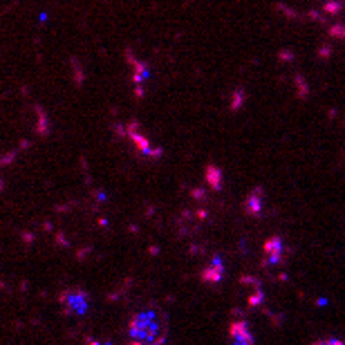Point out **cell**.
Listing matches in <instances>:
<instances>
[{
  "label": "cell",
  "mask_w": 345,
  "mask_h": 345,
  "mask_svg": "<svg viewBox=\"0 0 345 345\" xmlns=\"http://www.w3.org/2000/svg\"><path fill=\"white\" fill-rule=\"evenodd\" d=\"M132 341L146 345H161L166 341V325L159 321L155 311H141L130 321Z\"/></svg>",
  "instance_id": "1"
},
{
  "label": "cell",
  "mask_w": 345,
  "mask_h": 345,
  "mask_svg": "<svg viewBox=\"0 0 345 345\" xmlns=\"http://www.w3.org/2000/svg\"><path fill=\"white\" fill-rule=\"evenodd\" d=\"M244 211L251 218H258L260 211H263V189H253L247 197V204H244Z\"/></svg>",
  "instance_id": "6"
},
{
  "label": "cell",
  "mask_w": 345,
  "mask_h": 345,
  "mask_svg": "<svg viewBox=\"0 0 345 345\" xmlns=\"http://www.w3.org/2000/svg\"><path fill=\"white\" fill-rule=\"evenodd\" d=\"M229 343L231 345H256L247 321H233L229 325Z\"/></svg>",
  "instance_id": "3"
},
{
  "label": "cell",
  "mask_w": 345,
  "mask_h": 345,
  "mask_svg": "<svg viewBox=\"0 0 345 345\" xmlns=\"http://www.w3.org/2000/svg\"><path fill=\"white\" fill-rule=\"evenodd\" d=\"M202 282H206V285H218V282H222L224 278V263L220 256H213L211 258V263L206 265L204 269H202Z\"/></svg>",
  "instance_id": "5"
},
{
  "label": "cell",
  "mask_w": 345,
  "mask_h": 345,
  "mask_svg": "<svg viewBox=\"0 0 345 345\" xmlns=\"http://www.w3.org/2000/svg\"><path fill=\"white\" fill-rule=\"evenodd\" d=\"M265 256H267V263L269 265H280L282 260H285L287 256V249H285V242H282V238H278V235H271V238L265 242Z\"/></svg>",
  "instance_id": "4"
},
{
  "label": "cell",
  "mask_w": 345,
  "mask_h": 345,
  "mask_svg": "<svg viewBox=\"0 0 345 345\" xmlns=\"http://www.w3.org/2000/svg\"><path fill=\"white\" fill-rule=\"evenodd\" d=\"M88 345H110V343H97V341H88Z\"/></svg>",
  "instance_id": "11"
},
{
  "label": "cell",
  "mask_w": 345,
  "mask_h": 345,
  "mask_svg": "<svg viewBox=\"0 0 345 345\" xmlns=\"http://www.w3.org/2000/svg\"><path fill=\"white\" fill-rule=\"evenodd\" d=\"M206 177H209L213 189H220V170L215 166H206Z\"/></svg>",
  "instance_id": "7"
},
{
  "label": "cell",
  "mask_w": 345,
  "mask_h": 345,
  "mask_svg": "<svg viewBox=\"0 0 345 345\" xmlns=\"http://www.w3.org/2000/svg\"><path fill=\"white\" fill-rule=\"evenodd\" d=\"M61 305L65 307L68 314L81 316L88 311V294L83 292V289H68V292H63V296H61Z\"/></svg>",
  "instance_id": "2"
},
{
  "label": "cell",
  "mask_w": 345,
  "mask_h": 345,
  "mask_svg": "<svg viewBox=\"0 0 345 345\" xmlns=\"http://www.w3.org/2000/svg\"><path fill=\"white\" fill-rule=\"evenodd\" d=\"M325 11H327V14H339V11H341V5L336 2V0H334V2H327V5H325Z\"/></svg>",
  "instance_id": "10"
},
{
  "label": "cell",
  "mask_w": 345,
  "mask_h": 345,
  "mask_svg": "<svg viewBox=\"0 0 345 345\" xmlns=\"http://www.w3.org/2000/svg\"><path fill=\"white\" fill-rule=\"evenodd\" d=\"M330 34L336 36V38H345V25H332Z\"/></svg>",
  "instance_id": "8"
},
{
  "label": "cell",
  "mask_w": 345,
  "mask_h": 345,
  "mask_svg": "<svg viewBox=\"0 0 345 345\" xmlns=\"http://www.w3.org/2000/svg\"><path fill=\"white\" fill-rule=\"evenodd\" d=\"M314 345H345V341H341V339H325V341H316Z\"/></svg>",
  "instance_id": "9"
}]
</instances>
